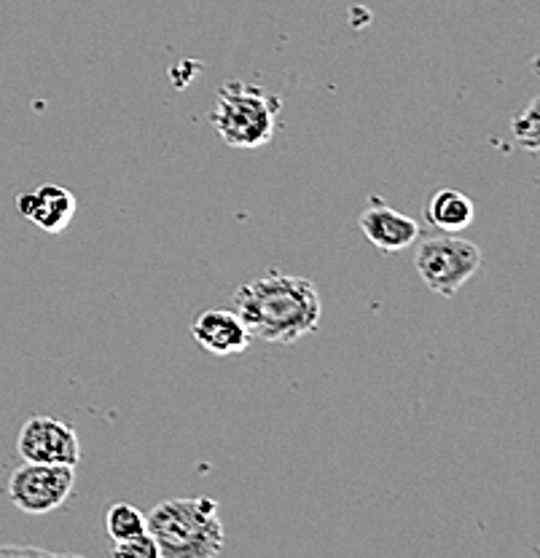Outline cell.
<instances>
[{"label": "cell", "mask_w": 540, "mask_h": 558, "mask_svg": "<svg viewBox=\"0 0 540 558\" xmlns=\"http://www.w3.org/2000/svg\"><path fill=\"white\" fill-rule=\"evenodd\" d=\"M145 521L159 558H213L224 554L226 534L213 497L165 499L145 515Z\"/></svg>", "instance_id": "obj_2"}, {"label": "cell", "mask_w": 540, "mask_h": 558, "mask_svg": "<svg viewBox=\"0 0 540 558\" xmlns=\"http://www.w3.org/2000/svg\"><path fill=\"white\" fill-rule=\"evenodd\" d=\"M113 554L124 558H159V548H156L151 534H143V537L130 539V543L113 545Z\"/></svg>", "instance_id": "obj_13"}, {"label": "cell", "mask_w": 540, "mask_h": 558, "mask_svg": "<svg viewBox=\"0 0 540 558\" xmlns=\"http://www.w3.org/2000/svg\"><path fill=\"white\" fill-rule=\"evenodd\" d=\"M16 209H20L22 218L31 220L46 234H62L73 223L79 202H75L71 189L49 183L31 191V194L16 196Z\"/></svg>", "instance_id": "obj_8"}, {"label": "cell", "mask_w": 540, "mask_h": 558, "mask_svg": "<svg viewBox=\"0 0 540 558\" xmlns=\"http://www.w3.org/2000/svg\"><path fill=\"white\" fill-rule=\"evenodd\" d=\"M191 336L205 352L216 357L240 354L251 347L253 336L248 333L245 323L237 317L235 310H207L191 323Z\"/></svg>", "instance_id": "obj_9"}, {"label": "cell", "mask_w": 540, "mask_h": 558, "mask_svg": "<svg viewBox=\"0 0 540 558\" xmlns=\"http://www.w3.org/2000/svg\"><path fill=\"white\" fill-rule=\"evenodd\" d=\"M283 100L261 86L229 81L218 89L211 110V124L231 148L255 150L272 143L280 124Z\"/></svg>", "instance_id": "obj_3"}, {"label": "cell", "mask_w": 540, "mask_h": 558, "mask_svg": "<svg viewBox=\"0 0 540 558\" xmlns=\"http://www.w3.org/2000/svg\"><path fill=\"white\" fill-rule=\"evenodd\" d=\"M106 529H108V537L113 539V545H119V543H130V539L148 534V521H145V513L143 510H137L135 505L116 502L110 505L106 513Z\"/></svg>", "instance_id": "obj_11"}, {"label": "cell", "mask_w": 540, "mask_h": 558, "mask_svg": "<svg viewBox=\"0 0 540 558\" xmlns=\"http://www.w3.org/2000/svg\"><path fill=\"white\" fill-rule=\"evenodd\" d=\"M360 231L382 253H398V250L411 247L420 236V223L409 215L398 213L376 196H371L369 207L360 213Z\"/></svg>", "instance_id": "obj_7"}, {"label": "cell", "mask_w": 540, "mask_h": 558, "mask_svg": "<svg viewBox=\"0 0 540 558\" xmlns=\"http://www.w3.org/2000/svg\"><path fill=\"white\" fill-rule=\"evenodd\" d=\"M235 312L253 339L288 347L321 328L323 301L312 279L269 275L237 288Z\"/></svg>", "instance_id": "obj_1"}, {"label": "cell", "mask_w": 540, "mask_h": 558, "mask_svg": "<svg viewBox=\"0 0 540 558\" xmlns=\"http://www.w3.org/2000/svg\"><path fill=\"white\" fill-rule=\"evenodd\" d=\"M75 468L71 464L25 462L11 473L9 499L27 515H46L71 499Z\"/></svg>", "instance_id": "obj_5"}, {"label": "cell", "mask_w": 540, "mask_h": 558, "mask_svg": "<svg viewBox=\"0 0 540 558\" xmlns=\"http://www.w3.org/2000/svg\"><path fill=\"white\" fill-rule=\"evenodd\" d=\"M425 220L439 231H444V234H457V231H466L476 220V205L463 191L439 189L428 199Z\"/></svg>", "instance_id": "obj_10"}, {"label": "cell", "mask_w": 540, "mask_h": 558, "mask_svg": "<svg viewBox=\"0 0 540 558\" xmlns=\"http://www.w3.org/2000/svg\"><path fill=\"white\" fill-rule=\"evenodd\" d=\"M16 451L25 462L75 464L81 462V440L68 422L55 416H33L22 424Z\"/></svg>", "instance_id": "obj_6"}, {"label": "cell", "mask_w": 540, "mask_h": 558, "mask_svg": "<svg viewBox=\"0 0 540 558\" xmlns=\"http://www.w3.org/2000/svg\"><path fill=\"white\" fill-rule=\"evenodd\" d=\"M415 266L428 290L441 299H455L481 269V250L463 236H433L417 247Z\"/></svg>", "instance_id": "obj_4"}, {"label": "cell", "mask_w": 540, "mask_h": 558, "mask_svg": "<svg viewBox=\"0 0 540 558\" xmlns=\"http://www.w3.org/2000/svg\"><path fill=\"white\" fill-rule=\"evenodd\" d=\"M511 132H514V140L525 150H532V154H540V95L536 100H530L519 113L511 121Z\"/></svg>", "instance_id": "obj_12"}]
</instances>
